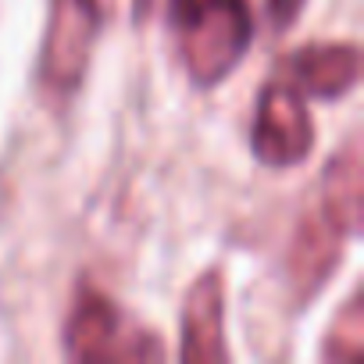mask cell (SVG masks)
<instances>
[{
  "mask_svg": "<svg viewBox=\"0 0 364 364\" xmlns=\"http://www.w3.org/2000/svg\"><path fill=\"white\" fill-rule=\"evenodd\" d=\"M168 33L190 82L215 90L247 58L254 15L247 0H168Z\"/></svg>",
  "mask_w": 364,
  "mask_h": 364,
  "instance_id": "obj_1",
  "label": "cell"
},
{
  "mask_svg": "<svg viewBox=\"0 0 364 364\" xmlns=\"http://www.w3.org/2000/svg\"><path fill=\"white\" fill-rule=\"evenodd\" d=\"M61 343L72 360H161L168 353L150 328L90 282L75 289Z\"/></svg>",
  "mask_w": 364,
  "mask_h": 364,
  "instance_id": "obj_2",
  "label": "cell"
},
{
  "mask_svg": "<svg viewBox=\"0 0 364 364\" xmlns=\"http://www.w3.org/2000/svg\"><path fill=\"white\" fill-rule=\"evenodd\" d=\"M100 0H50L36 58V86L47 104H68L82 90L100 36Z\"/></svg>",
  "mask_w": 364,
  "mask_h": 364,
  "instance_id": "obj_3",
  "label": "cell"
},
{
  "mask_svg": "<svg viewBox=\"0 0 364 364\" xmlns=\"http://www.w3.org/2000/svg\"><path fill=\"white\" fill-rule=\"evenodd\" d=\"M250 150L264 168H296L314 150V122L289 79H268L257 93Z\"/></svg>",
  "mask_w": 364,
  "mask_h": 364,
  "instance_id": "obj_4",
  "label": "cell"
},
{
  "mask_svg": "<svg viewBox=\"0 0 364 364\" xmlns=\"http://www.w3.org/2000/svg\"><path fill=\"white\" fill-rule=\"evenodd\" d=\"M178 357L186 364H225L232 360L225 339V272H204L182 300V343Z\"/></svg>",
  "mask_w": 364,
  "mask_h": 364,
  "instance_id": "obj_5",
  "label": "cell"
},
{
  "mask_svg": "<svg viewBox=\"0 0 364 364\" xmlns=\"http://www.w3.org/2000/svg\"><path fill=\"white\" fill-rule=\"evenodd\" d=\"M293 86L314 100H339L360 82V47L353 40H314L289 58Z\"/></svg>",
  "mask_w": 364,
  "mask_h": 364,
  "instance_id": "obj_6",
  "label": "cell"
},
{
  "mask_svg": "<svg viewBox=\"0 0 364 364\" xmlns=\"http://www.w3.org/2000/svg\"><path fill=\"white\" fill-rule=\"evenodd\" d=\"M343 243H346V236L339 229H332L321 218V211L300 222V229L289 243V254H286V275H289V286L300 304L311 300L328 282L332 268L343 257Z\"/></svg>",
  "mask_w": 364,
  "mask_h": 364,
  "instance_id": "obj_7",
  "label": "cell"
},
{
  "mask_svg": "<svg viewBox=\"0 0 364 364\" xmlns=\"http://www.w3.org/2000/svg\"><path fill=\"white\" fill-rule=\"evenodd\" d=\"M321 218L346 240L360 232V139L350 136L321 175Z\"/></svg>",
  "mask_w": 364,
  "mask_h": 364,
  "instance_id": "obj_8",
  "label": "cell"
},
{
  "mask_svg": "<svg viewBox=\"0 0 364 364\" xmlns=\"http://www.w3.org/2000/svg\"><path fill=\"white\" fill-rule=\"evenodd\" d=\"M360 357H364V304H360V289H353L321 339V360L357 364Z\"/></svg>",
  "mask_w": 364,
  "mask_h": 364,
  "instance_id": "obj_9",
  "label": "cell"
},
{
  "mask_svg": "<svg viewBox=\"0 0 364 364\" xmlns=\"http://www.w3.org/2000/svg\"><path fill=\"white\" fill-rule=\"evenodd\" d=\"M304 4H307V0H264V8H268V15H272V22L279 29H289L300 18Z\"/></svg>",
  "mask_w": 364,
  "mask_h": 364,
  "instance_id": "obj_10",
  "label": "cell"
}]
</instances>
